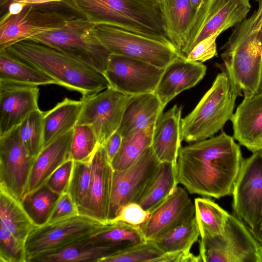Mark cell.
<instances>
[{
    "label": "cell",
    "instance_id": "obj_1",
    "mask_svg": "<svg viewBox=\"0 0 262 262\" xmlns=\"http://www.w3.org/2000/svg\"><path fill=\"white\" fill-rule=\"evenodd\" d=\"M244 158L233 137L224 131L181 147L177 177L191 194L220 199L232 195Z\"/></svg>",
    "mask_w": 262,
    "mask_h": 262
},
{
    "label": "cell",
    "instance_id": "obj_2",
    "mask_svg": "<svg viewBox=\"0 0 262 262\" xmlns=\"http://www.w3.org/2000/svg\"><path fill=\"white\" fill-rule=\"evenodd\" d=\"M248 18L237 25L221 49L222 63L216 66L232 84L249 97L262 84V1Z\"/></svg>",
    "mask_w": 262,
    "mask_h": 262
},
{
    "label": "cell",
    "instance_id": "obj_3",
    "mask_svg": "<svg viewBox=\"0 0 262 262\" xmlns=\"http://www.w3.org/2000/svg\"><path fill=\"white\" fill-rule=\"evenodd\" d=\"M14 57L47 74L58 84L82 97L110 86L104 76L76 58L47 45L25 39L5 49Z\"/></svg>",
    "mask_w": 262,
    "mask_h": 262
},
{
    "label": "cell",
    "instance_id": "obj_4",
    "mask_svg": "<svg viewBox=\"0 0 262 262\" xmlns=\"http://www.w3.org/2000/svg\"><path fill=\"white\" fill-rule=\"evenodd\" d=\"M72 1L80 14L93 23H105L117 25L173 45L167 30L160 1Z\"/></svg>",
    "mask_w": 262,
    "mask_h": 262
},
{
    "label": "cell",
    "instance_id": "obj_5",
    "mask_svg": "<svg viewBox=\"0 0 262 262\" xmlns=\"http://www.w3.org/2000/svg\"><path fill=\"white\" fill-rule=\"evenodd\" d=\"M242 95L225 72L219 73L194 108L182 118V140L202 141L222 130L233 115L236 98Z\"/></svg>",
    "mask_w": 262,
    "mask_h": 262
},
{
    "label": "cell",
    "instance_id": "obj_6",
    "mask_svg": "<svg viewBox=\"0 0 262 262\" xmlns=\"http://www.w3.org/2000/svg\"><path fill=\"white\" fill-rule=\"evenodd\" d=\"M27 39L54 48L103 75L111 54L99 38L95 23L82 16L72 18L62 28L43 32Z\"/></svg>",
    "mask_w": 262,
    "mask_h": 262
},
{
    "label": "cell",
    "instance_id": "obj_7",
    "mask_svg": "<svg viewBox=\"0 0 262 262\" xmlns=\"http://www.w3.org/2000/svg\"><path fill=\"white\" fill-rule=\"evenodd\" d=\"M96 33L112 54L122 55L165 69L182 57L171 45L131 31L117 25L96 23Z\"/></svg>",
    "mask_w": 262,
    "mask_h": 262
},
{
    "label": "cell",
    "instance_id": "obj_8",
    "mask_svg": "<svg viewBox=\"0 0 262 262\" xmlns=\"http://www.w3.org/2000/svg\"><path fill=\"white\" fill-rule=\"evenodd\" d=\"M202 262H262V246L248 228L230 214L223 231L201 238Z\"/></svg>",
    "mask_w": 262,
    "mask_h": 262
},
{
    "label": "cell",
    "instance_id": "obj_9",
    "mask_svg": "<svg viewBox=\"0 0 262 262\" xmlns=\"http://www.w3.org/2000/svg\"><path fill=\"white\" fill-rule=\"evenodd\" d=\"M251 7L249 0H205L191 25L182 57L202 40L241 23Z\"/></svg>",
    "mask_w": 262,
    "mask_h": 262
},
{
    "label": "cell",
    "instance_id": "obj_10",
    "mask_svg": "<svg viewBox=\"0 0 262 262\" xmlns=\"http://www.w3.org/2000/svg\"><path fill=\"white\" fill-rule=\"evenodd\" d=\"M106 225L79 214L36 227L25 242L27 262L39 254L63 248L90 236Z\"/></svg>",
    "mask_w": 262,
    "mask_h": 262
},
{
    "label": "cell",
    "instance_id": "obj_11",
    "mask_svg": "<svg viewBox=\"0 0 262 262\" xmlns=\"http://www.w3.org/2000/svg\"><path fill=\"white\" fill-rule=\"evenodd\" d=\"M80 16L46 7L27 6L19 13L0 18V50L36 35L64 27L72 18Z\"/></svg>",
    "mask_w": 262,
    "mask_h": 262
},
{
    "label": "cell",
    "instance_id": "obj_12",
    "mask_svg": "<svg viewBox=\"0 0 262 262\" xmlns=\"http://www.w3.org/2000/svg\"><path fill=\"white\" fill-rule=\"evenodd\" d=\"M129 96L109 86L97 94L82 97V106L77 124L90 126L99 144L105 145L118 129Z\"/></svg>",
    "mask_w": 262,
    "mask_h": 262
},
{
    "label": "cell",
    "instance_id": "obj_13",
    "mask_svg": "<svg viewBox=\"0 0 262 262\" xmlns=\"http://www.w3.org/2000/svg\"><path fill=\"white\" fill-rule=\"evenodd\" d=\"M232 195L233 215L251 231L262 210V150L243 159Z\"/></svg>",
    "mask_w": 262,
    "mask_h": 262
},
{
    "label": "cell",
    "instance_id": "obj_14",
    "mask_svg": "<svg viewBox=\"0 0 262 262\" xmlns=\"http://www.w3.org/2000/svg\"><path fill=\"white\" fill-rule=\"evenodd\" d=\"M160 163L150 146L129 167L114 170L108 222L116 217L123 206L137 203L155 176Z\"/></svg>",
    "mask_w": 262,
    "mask_h": 262
},
{
    "label": "cell",
    "instance_id": "obj_15",
    "mask_svg": "<svg viewBox=\"0 0 262 262\" xmlns=\"http://www.w3.org/2000/svg\"><path fill=\"white\" fill-rule=\"evenodd\" d=\"M163 71L146 62L111 53L103 75L110 87L132 96L154 93Z\"/></svg>",
    "mask_w": 262,
    "mask_h": 262
},
{
    "label": "cell",
    "instance_id": "obj_16",
    "mask_svg": "<svg viewBox=\"0 0 262 262\" xmlns=\"http://www.w3.org/2000/svg\"><path fill=\"white\" fill-rule=\"evenodd\" d=\"M34 160L24 146L18 128L0 137V184L20 201L26 194Z\"/></svg>",
    "mask_w": 262,
    "mask_h": 262
},
{
    "label": "cell",
    "instance_id": "obj_17",
    "mask_svg": "<svg viewBox=\"0 0 262 262\" xmlns=\"http://www.w3.org/2000/svg\"><path fill=\"white\" fill-rule=\"evenodd\" d=\"M194 216V203L185 189L177 186L149 212L148 220L139 228L145 240L156 241Z\"/></svg>",
    "mask_w": 262,
    "mask_h": 262
},
{
    "label": "cell",
    "instance_id": "obj_18",
    "mask_svg": "<svg viewBox=\"0 0 262 262\" xmlns=\"http://www.w3.org/2000/svg\"><path fill=\"white\" fill-rule=\"evenodd\" d=\"M113 171L105 145H99L91 159L90 186L80 214L107 224Z\"/></svg>",
    "mask_w": 262,
    "mask_h": 262
},
{
    "label": "cell",
    "instance_id": "obj_19",
    "mask_svg": "<svg viewBox=\"0 0 262 262\" xmlns=\"http://www.w3.org/2000/svg\"><path fill=\"white\" fill-rule=\"evenodd\" d=\"M37 86L0 82V137L18 128L39 109Z\"/></svg>",
    "mask_w": 262,
    "mask_h": 262
},
{
    "label": "cell",
    "instance_id": "obj_20",
    "mask_svg": "<svg viewBox=\"0 0 262 262\" xmlns=\"http://www.w3.org/2000/svg\"><path fill=\"white\" fill-rule=\"evenodd\" d=\"M206 70L202 62L178 58L164 69L154 93L165 107L178 94L199 82Z\"/></svg>",
    "mask_w": 262,
    "mask_h": 262
},
{
    "label": "cell",
    "instance_id": "obj_21",
    "mask_svg": "<svg viewBox=\"0 0 262 262\" xmlns=\"http://www.w3.org/2000/svg\"><path fill=\"white\" fill-rule=\"evenodd\" d=\"M233 137L252 153L262 150V93L244 97L230 120Z\"/></svg>",
    "mask_w": 262,
    "mask_h": 262
},
{
    "label": "cell",
    "instance_id": "obj_22",
    "mask_svg": "<svg viewBox=\"0 0 262 262\" xmlns=\"http://www.w3.org/2000/svg\"><path fill=\"white\" fill-rule=\"evenodd\" d=\"M127 248L124 245L98 240L90 236L63 248L35 256L29 262H99L103 258Z\"/></svg>",
    "mask_w": 262,
    "mask_h": 262
},
{
    "label": "cell",
    "instance_id": "obj_23",
    "mask_svg": "<svg viewBox=\"0 0 262 262\" xmlns=\"http://www.w3.org/2000/svg\"><path fill=\"white\" fill-rule=\"evenodd\" d=\"M73 129L43 147L34 160L26 194L45 185L51 174L71 158Z\"/></svg>",
    "mask_w": 262,
    "mask_h": 262
},
{
    "label": "cell",
    "instance_id": "obj_24",
    "mask_svg": "<svg viewBox=\"0 0 262 262\" xmlns=\"http://www.w3.org/2000/svg\"><path fill=\"white\" fill-rule=\"evenodd\" d=\"M182 107L176 104L158 120L151 147L160 162L177 164L182 141L181 122Z\"/></svg>",
    "mask_w": 262,
    "mask_h": 262
},
{
    "label": "cell",
    "instance_id": "obj_25",
    "mask_svg": "<svg viewBox=\"0 0 262 262\" xmlns=\"http://www.w3.org/2000/svg\"><path fill=\"white\" fill-rule=\"evenodd\" d=\"M164 107L155 93L130 96L118 128L123 138L156 124Z\"/></svg>",
    "mask_w": 262,
    "mask_h": 262
},
{
    "label": "cell",
    "instance_id": "obj_26",
    "mask_svg": "<svg viewBox=\"0 0 262 262\" xmlns=\"http://www.w3.org/2000/svg\"><path fill=\"white\" fill-rule=\"evenodd\" d=\"M160 4L170 40L182 56L196 13L189 0H160Z\"/></svg>",
    "mask_w": 262,
    "mask_h": 262
},
{
    "label": "cell",
    "instance_id": "obj_27",
    "mask_svg": "<svg viewBox=\"0 0 262 262\" xmlns=\"http://www.w3.org/2000/svg\"><path fill=\"white\" fill-rule=\"evenodd\" d=\"M82 101L65 98L51 110L45 112L43 146L74 129L77 125Z\"/></svg>",
    "mask_w": 262,
    "mask_h": 262
},
{
    "label": "cell",
    "instance_id": "obj_28",
    "mask_svg": "<svg viewBox=\"0 0 262 262\" xmlns=\"http://www.w3.org/2000/svg\"><path fill=\"white\" fill-rule=\"evenodd\" d=\"M0 82L37 86L58 85L52 77L14 57L5 49L0 50Z\"/></svg>",
    "mask_w": 262,
    "mask_h": 262
},
{
    "label": "cell",
    "instance_id": "obj_29",
    "mask_svg": "<svg viewBox=\"0 0 262 262\" xmlns=\"http://www.w3.org/2000/svg\"><path fill=\"white\" fill-rule=\"evenodd\" d=\"M0 217L7 229L21 243L37 227L25 210L21 201L0 184Z\"/></svg>",
    "mask_w": 262,
    "mask_h": 262
},
{
    "label": "cell",
    "instance_id": "obj_30",
    "mask_svg": "<svg viewBox=\"0 0 262 262\" xmlns=\"http://www.w3.org/2000/svg\"><path fill=\"white\" fill-rule=\"evenodd\" d=\"M178 184L176 164L161 162L155 176L137 203L150 212L173 192Z\"/></svg>",
    "mask_w": 262,
    "mask_h": 262
},
{
    "label": "cell",
    "instance_id": "obj_31",
    "mask_svg": "<svg viewBox=\"0 0 262 262\" xmlns=\"http://www.w3.org/2000/svg\"><path fill=\"white\" fill-rule=\"evenodd\" d=\"M195 217L201 238L212 237L224 230L230 214L208 198L195 199Z\"/></svg>",
    "mask_w": 262,
    "mask_h": 262
},
{
    "label": "cell",
    "instance_id": "obj_32",
    "mask_svg": "<svg viewBox=\"0 0 262 262\" xmlns=\"http://www.w3.org/2000/svg\"><path fill=\"white\" fill-rule=\"evenodd\" d=\"M156 124L123 138L121 147L111 162L114 170H120L129 167L151 146Z\"/></svg>",
    "mask_w": 262,
    "mask_h": 262
},
{
    "label": "cell",
    "instance_id": "obj_33",
    "mask_svg": "<svg viewBox=\"0 0 262 262\" xmlns=\"http://www.w3.org/2000/svg\"><path fill=\"white\" fill-rule=\"evenodd\" d=\"M60 195L45 184L33 192L25 195L21 202L33 223L40 227L48 223Z\"/></svg>",
    "mask_w": 262,
    "mask_h": 262
},
{
    "label": "cell",
    "instance_id": "obj_34",
    "mask_svg": "<svg viewBox=\"0 0 262 262\" xmlns=\"http://www.w3.org/2000/svg\"><path fill=\"white\" fill-rule=\"evenodd\" d=\"M200 235V230L194 216L188 222L154 241L164 253L190 250L193 245L198 241Z\"/></svg>",
    "mask_w": 262,
    "mask_h": 262
},
{
    "label": "cell",
    "instance_id": "obj_35",
    "mask_svg": "<svg viewBox=\"0 0 262 262\" xmlns=\"http://www.w3.org/2000/svg\"><path fill=\"white\" fill-rule=\"evenodd\" d=\"M45 112L32 113L18 127L20 139L29 155L35 159L43 146Z\"/></svg>",
    "mask_w": 262,
    "mask_h": 262
},
{
    "label": "cell",
    "instance_id": "obj_36",
    "mask_svg": "<svg viewBox=\"0 0 262 262\" xmlns=\"http://www.w3.org/2000/svg\"><path fill=\"white\" fill-rule=\"evenodd\" d=\"M91 237L111 243L124 245L128 247L146 241L139 227L123 222L107 224Z\"/></svg>",
    "mask_w": 262,
    "mask_h": 262
},
{
    "label": "cell",
    "instance_id": "obj_37",
    "mask_svg": "<svg viewBox=\"0 0 262 262\" xmlns=\"http://www.w3.org/2000/svg\"><path fill=\"white\" fill-rule=\"evenodd\" d=\"M99 145L97 137L90 126L77 124L73 129L71 158L74 161H89Z\"/></svg>",
    "mask_w": 262,
    "mask_h": 262
},
{
    "label": "cell",
    "instance_id": "obj_38",
    "mask_svg": "<svg viewBox=\"0 0 262 262\" xmlns=\"http://www.w3.org/2000/svg\"><path fill=\"white\" fill-rule=\"evenodd\" d=\"M163 254L154 241L146 240L103 258L99 262H154Z\"/></svg>",
    "mask_w": 262,
    "mask_h": 262
},
{
    "label": "cell",
    "instance_id": "obj_39",
    "mask_svg": "<svg viewBox=\"0 0 262 262\" xmlns=\"http://www.w3.org/2000/svg\"><path fill=\"white\" fill-rule=\"evenodd\" d=\"M91 176V160L87 162L74 161L67 192L78 206V208L86 196Z\"/></svg>",
    "mask_w": 262,
    "mask_h": 262
},
{
    "label": "cell",
    "instance_id": "obj_40",
    "mask_svg": "<svg viewBox=\"0 0 262 262\" xmlns=\"http://www.w3.org/2000/svg\"><path fill=\"white\" fill-rule=\"evenodd\" d=\"M30 6L64 11H66L67 10H71L81 15L72 0H0L1 17L6 15L18 13L24 7Z\"/></svg>",
    "mask_w": 262,
    "mask_h": 262
},
{
    "label": "cell",
    "instance_id": "obj_41",
    "mask_svg": "<svg viewBox=\"0 0 262 262\" xmlns=\"http://www.w3.org/2000/svg\"><path fill=\"white\" fill-rule=\"evenodd\" d=\"M0 262H27L25 245L19 242L1 221Z\"/></svg>",
    "mask_w": 262,
    "mask_h": 262
},
{
    "label": "cell",
    "instance_id": "obj_42",
    "mask_svg": "<svg viewBox=\"0 0 262 262\" xmlns=\"http://www.w3.org/2000/svg\"><path fill=\"white\" fill-rule=\"evenodd\" d=\"M149 216V212L144 210L138 203L132 202L121 207L116 217L110 220L107 224L123 222L140 227L148 220Z\"/></svg>",
    "mask_w": 262,
    "mask_h": 262
},
{
    "label": "cell",
    "instance_id": "obj_43",
    "mask_svg": "<svg viewBox=\"0 0 262 262\" xmlns=\"http://www.w3.org/2000/svg\"><path fill=\"white\" fill-rule=\"evenodd\" d=\"M74 161L70 159L50 177L46 184L53 191L61 194L68 190Z\"/></svg>",
    "mask_w": 262,
    "mask_h": 262
},
{
    "label": "cell",
    "instance_id": "obj_44",
    "mask_svg": "<svg viewBox=\"0 0 262 262\" xmlns=\"http://www.w3.org/2000/svg\"><path fill=\"white\" fill-rule=\"evenodd\" d=\"M79 214L78 206L67 191L56 201L47 224H52Z\"/></svg>",
    "mask_w": 262,
    "mask_h": 262
},
{
    "label": "cell",
    "instance_id": "obj_45",
    "mask_svg": "<svg viewBox=\"0 0 262 262\" xmlns=\"http://www.w3.org/2000/svg\"><path fill=\"white\" fill-rule=\"evenodd\" d=\"M219 35L215 34L200 41L194 47L186 59L203 62L216 56V39Z\"/></svg>",
    "mask_w": 262,
    "mask_h": 262
},
{
    "label": "cell",
    "instance_id": "obj_46",
    "mask_svg": "<svg viewBox=\"0 0 262 262\" xmlns=\"http://www.w3.org/2000/svg\"><path fill=\"white\" fill-rule=\"evenodd\" d=\"M154 262H202L200 256L195 255L190 250L164 253Z\"/></svg>",
    "mask_w": 262,
    "mask_h": 262
},
{
    "label": "cell",
    "instance_id": "obj_47",
    "mask_svg": "<svg viewBox=\"0 0 262 262\" xmlns=\"http://www.w3.org/2000/svg\"><path fill=\"white\" fill-rule=\"evenodd\" d=\"M123 140V137L117 130L106 141L105 147L108 160L111 163L118 153Z\"/></svg>",
    "mask_w": 262,
    "mask_h": 262
},
{
    "label": "cell",
    "instance_id": "obj_48",
    "mask_svg": "<svg viewBox=\"0 0 262 262\" xmlns=\"http://www.w3.org/2000/svg\"><path fill=\"white\" fill-rule=\"evenodd\" d=\"M250 231L262 246V210L258 222Z\"/></svg>",
    "mask_w": 262,
    "mask_h": 262
},
{
    "label": "cell",
    "instance_id": "obj_49",
    "mask_svg": "<svg viewBox=\"0 0 262 262\" xmlns=\"http://www.w3.org/2000/svg\"><path fill=\"white\" fill-rule=\"evenodd\" d=\"M192 8L194 12L196 13L199 9L202 6L205 0H189Z\"/></svg>",
    "mask_w": 262,
    "mask_h": 262
},
{
    "label": "cell",
    "instance_id": "obj_50",
    "mask_svg": "<svg viewBox=\"0 0 262 262\" xmlns=\"http://www.w3.org/2000/svg\"><path fill=\"white\" fill-rule=\"evenodd\" d=\"M259 93H262V84L261 85V86H260Z\"/></svg>",
    "mask_w": 262,
    "mask_h": 262
},
{
    "label": "cell",
    "instance_id": "obj_51",
    "mask_svg": "<svg viewBox=\"0 0 262 262\" xmlns=\"http://www.w3.org/2000/svg\"><path fill=\"white\" fill-rule=\"evenodd\" d=\"M255 1H256V2H258V3L262 1V0H255Z\"/></svg>",
    "mask_w": 262,
    "mask_h": 262
},
{
    "label": "cell",
    "instance_id": "obj_52",
    "mask_svg": "<svg viewBox=\"0 0 262 262\" xmlns=\"http://www.w3.org/2000/svg\"><path fill=\"white\" fill-rule=\"evenodd\" d=\"M140 1H160V0H140Z\"/></svg>",
    "mask_w": 262,
    "mask_h": 262
}]
</instances>
